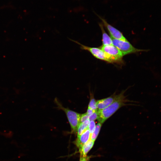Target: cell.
<instances>
[{
    "label": "cell",
    "mask_w": 161,
    "mask_h": 161,
    "mask_svg": "<svg viewBox=\"0 0 161 161\" xmlns=\"http://www.w3.org/2000/svg\"><path fill=\"white\" fill-rule=\"evenodd\" d=\"M94 142L90 139L89 140L85 143L79 150L81 157L86 156V155L93 147Z\"/></svg>",
    "instance_id": "obj_9"
},
{
    "label": "cell",
    "mask_w": 161,
    "mask_h": 161,
    "mask_svg": "<svg viewBox=\"0 0 161 161\" xmlns=\"http://www.w3.org/2000/svg\"><path fill=\"white\" fill-rule=\"evenodd\" d=\"M90 135L91 133L88 129L81 135L77 136L74 143L79 150L90 139Z\"/></svg>",
    "instance_id": "obj_8"
},
{
    "label": "cell",
    "mask_w": 161,
    "mask_h": 161,
    "mask_svg": "<svg viewBox=\"0 0 161 161\" xmlns=\"http://www.w3.org/2000/svg\"><path fill=\"white\" fill-rule=\"evenodd\" d=\"M100 48L111 57L114 63L122 62L123 56L121 52L115 46L102 45Z\"/></svg>",
    "instance_id": "obj_5"
},
{
    "label": "cell",
    "mask_w": 161,
    "mask_h": 161,
    "mask_svg": "<svg viewBox=\"0 0 161 161\" xmlns=\"http://www.w3.org/2000/svg\"><path fill=\"white\" fill-rule=\"evenodd\" d=\"M88 108L92 109L94 112L97 111V102L94 98H92L90 100L89 103Z\"/></svg>",
    "instance_id": "obj_13"
},
{
    "label": "cell",
    "mask_w": 161,
    "mask_h": 161,
    "mask_svg": "<svg viewBox=\"0 0 161 161\" xmlns=\"http://www.w3.org/2000/svg\"><path fill=\"white\" fill-rule=\"evenodd\" d=\"M120 94L116 95L114 94L111 96L104 99L98 100L97 105L98 110L103 109L110 105L119 98Z\"/></svg>",
    "instance_id": "obj_7"
},
{
    "label": "cell",
    "mask_w": 161,
    "mask_h": 161,
    "mask_svg": "<svg viewBox=\"0 0 161 161\" xmlns=\"http://www.w3.org/2000/svg\"><path fill=\"white\" fill-rule=\"evenodd\" d=\"M55 101L58 106V108L62 110L65 113L71 126V133L76 134L80 123L81 114L64 107L56 99H55Z\"/></svg>",
    "instance_id": "obj_2"
},
{
    "label": "cell",
    "mask_w": 161,
    "mask_h": 161,
    "mask_svg": "<svg viewBox=\"0 0 161 161\" xmlns=\"http://www.w3.org/2000/svg\"><path fill=\"white\" fill-rule=\"evenodd\" d=\"M89 116L86 113H85L83 114H81L80 118V123L84 122L86 120L88 119Z\"/></svg>",
    "instance_id": "obj_16"
},
{
    "label": "cell",
    "mask_w": 161,
    "mask_h": 161,
    "mask_svg": "<svg viewBox=\"0 0 161 161\" xmlns=\"http://www.w3.org/2000/svg\"><path fill=\"white\" fill-rule=\"evenodd\" d=\"M96 127L95 122L94 121H91L89 122V124L88 129L91 134L93 133Z\"/></svg>",
    "instance_id": "obj_14"
},
{
    "label": "cell",
    "mask_w": 161,
    "mask_h": 161,
    "mask_svg": "<svg viewBox=\"0 0 161 161\" xmlns=\"http://www.w3.org/2000/svg\"><path fill=\"white\" fill-rule=\"evenodd\" d=\"M99 25L102 32L103 45H113L112 39L105 32L103 24L100 23Z\"/></svg>",
    "instance_id": "obj_10"
},
{
    "label": "cell",
    "mask_w": 161,
    "mask_h": 161,
    "mask_svg": "<svg viewBox=\"0 0 161 161\" xmlns=\"http://www.w3.org/2000/svg\"><path fill=\"white\" fill-rule=\"evenodd\" d=\"M90 157L87 156L84 157L80 156L79 161H89Z\"/></svg>",
    "instance_id": "obj_17"
},
{
    "label": "cell",
    "mask_w": 161,
    "mask_h": 161,
    "mask_svg": "<svg viewBox=\"0 0 161 161\" xmlns=\"http://www.w3.org/2000/svg\"><path fill=\"white\" fill-rule=\"evenodd\" d=\"M89 122L90 121L89 120V119H88L84 122L80 123L77 131V136L81 135L85 131L88 129Z\"/></svg>",
    "instance_id": "obj_11"
},
{
    "label": "cell",
    "mask_w": 161,
    "mask_h": 161,
    "mask_svg": "<svg viewBox=\"0 0 161 161\" xmlns=\"http://www.w3.org/2000/svg\"><path fill=\"white\" fill-rule=\"evenodd\" d=\"M102 123H98L96 125L95 130L93 133L91 134L90 139L95 141L99 133L102 126Z\"/></svg>",
    "instance_id": "obj_12"
},
{
    "label": "cell",
    "mask_w": 161,
    "mask_h": 161,
    "mask_svg": "<svg viewBox=\"0 0 161 161\" xmlns=\"http://www.w3.org/2000/svg\"><path fill=\"white\" fill-rule=\"evenodd\" d=\"M94 112H94L93 110L89 108H88L86 113L89 116Z\"/></svg>",
    "instance_id": "obj_18"
},
{
    "label": "cell",
    "mask_w": 161,
    "mask_h": 161,
    "mask_svg": "<svg viewBox=\"0 0 161 161\" xmlns=\"http://www.w3.org/2000/svg\"><path fill=\"white\" fill-rule=\"evenodd\" d=\"M112 41L113 45L117 47L121 52L123 56L140 52H147L150 50L136 48L128 41H123L113 38Z\"/></svg>",
    "instance_id": "obj_3"
},
{
    "label": "cell",
    "mask_w": 161,
    "mask_h": 161,
    "mask_svg": "<svg viewBox=\"0 0 161 161\" xmlns=\"http://www.w3.org/2000/svg\"><path fill=\"white\" fill-rule=\"evenodd\" d=\"M124 92L120 94L119 98L106 108L97 110V119L102 124L122 106L126 105L127 100L124 96Z\"/></svg>",
    "instance_id": "obj_1"
},
{
    "label": "cell",
    "mask_w": 161,
    "mask_h": 161,
    "mask_svg": "<svg viewBox=\"0 0 161 161\" xmlns=\"http://www.w3.org/2000/svg\"><path fill=\"white\" fill-rule=\"evenodd\" d=\"M98 117V114L97 111L94 112L91 115H90L89 117V120L90 121H94L97 119Z\"/></svg>",
    "instance_id": "obj_15"
},
{
    "label": "cell",
    "mask_w": 161,
    "mask_h": 161,
    "mask_svg": "<svg viewBox=\"0 0 161 161\" xmlns=\"http://www.w3.org/2000/svg\"><path fill=\"white\" fill-rule=\"evenodd\" d=\"M69 39L79 45L81 49L89 51L96 58L110 63H114L111 57L100 48L89 47L83 45L77 41Z\"/></svg>",
    "instance_id": "obj_4"
},
{
    "label": "cell",
    "mask_w": 161,
    "mask_h": 161,
    "mask_svg": "<svg viewBox=\"0 0 161 161\" xmlns=\"http://www.w3.org/2000/svg\"><path fill=\"white\" fill-rule=\"evenodd\" d=\"M95 13L102 20L103 25L107 29L111 37L113 39L123 41H127L123 34L120 31L108 24L104 18L99 16L96 13Z\"/></svg>",
    "instance_id": "obj_6"
}]
</instances>
